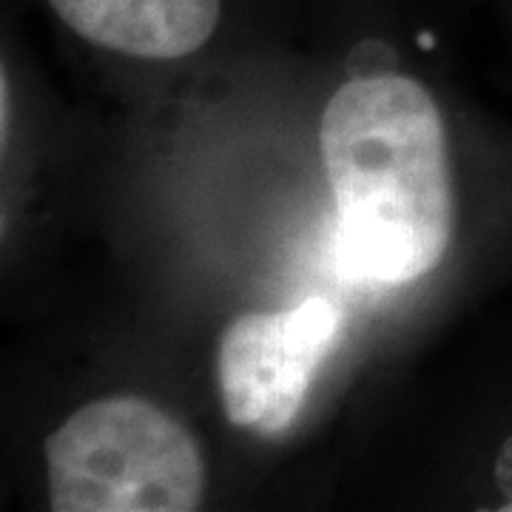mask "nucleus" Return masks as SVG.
Listing matches in <instances>:
<instances>
[{
	"mask_svg": "<svg viewBox=\"0 0 512 512\" xmlns=\"http://www.w3.org/2000/svg\"><path fill=\"white\" fill-rule=\"evenodd\" d=\"M319 143L339 271L379 285L433 271L450 245L453 188L444 123L427 89L399 74L350 80L330 97Z\"/></svg>",
	"mask_w": 512,
	"mask_h": 512,
	"instance_id": "1",
	"label": "nucleus"
},
{
	"mask_svg": "<svg viewBox=\"0 0 512 512\" xmlns=\"http://www.w3.org/2000/svg\"><path fill=\"white\" fill-rule=\"evenodd\" d=\"M46 461L57 512H188L205 490L194 436L140 396L80 407L49 436Z\"/></svg>",
	"mask_w": 512,
	"mask_h": 512,
	"instance_id": "2",
	"label": "nucleus"
},
{
	"mask_svg": "<svg viewBox=\"0 0 512 512\" xmlns=\"http://www.w3.org/2000/svg\"><path fill=\"white\" fill-rule=\"evenodd\" d=\"M504 510H507V512H512V501H510V504H507V507H504Z\"/></svg>",
	"mask_w": 512,
	"mask_h": 512,
	"instance_id": "5",
	"label": "nucleus"
},
{
	"mask_svg": "<svg viewBox=\"0 0 512 512\" xmlns=\"http://www.w3.org/2000/svg\"><path fill=\"white\" fill-rule=\"evenodd\" d=\"M74 35L146 60L194 55L220 29L225 0H46Z\"/></svg>",
	"mask_w": 512,
	"mask_h": 512,
	"instance_id": "4",
	"label": "nucleus"
},
{
	"mask_svg": "<svg viewBox=\"0 0 512 512\" xmlns=\"http://www.w3.org/2000/svg\"><path fill=\"white\" fill-rule=\"evenodd\" d=\"M342 313L325 296L291 311L248 313L220 339L217 376L225 416L265 436L288 430L299 416L319 367L336 348Z\"/></svg>",
	"mask_w": 512,
	"mask_h": 512,
	"instance_id": "3",
	"label": "nucleus"
}]
</instances>
